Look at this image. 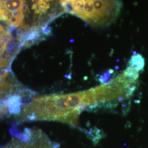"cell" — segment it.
I'll use <instances>...</instances> for the list:
<instances>
[{
	"label": "cell",
	"instance_id": "cell-7",
	"mask_svg": "<svg viewBox=\"0 0 148 148\" xmlns=\"http://www.w3.org/2000/svg\"><path fill=\"white\" fill-rule=\"evenodd\" d=\"M128 64L131 65L134 68L137 69L139 71L143 70L145 65V60L143 57L139 54H137L133 56L130 59Z\"/></svg>",
	"mask_w": 148,
	"mask_h": 148
},
{
	"label": "cell",
	"instance_id": "cell-3",
	"mask_svg": "<svg viewBox=\"0 0 148 148\" xmlns=\"http://www.w3.org/2000/svg\"><path fill=\"white\" fill-rule=\"evenodd\" d=\"M15 52L11 32L0 24V74L10 72L11 62Z\"/></svg>",
	"mask_w": 148,
	"mask_h": 148
},
{
	"label": "cell",
	"instance_id": "cell-4",
	"mask_svg": "<svg viewBox=\"0 0 148 148\" xmlns=\"http://www.w3.org/2000/svg\"><path fill=\"white\" fill-rule=\"evenodd\" d=\"M21 133L30 148H59L58 144L51 140L41 130L25 128Z\"/></svg>",
	"mask_w": 148,
	"mask_h": 148
},
{
	"label": "cell",
	"instance_id": "cell-5",
	"mask_svg": "<svg viewBox=\"0 0 148 148\" xmlns=\"http://www.w3.org/2000/svg\"><path fill=\"white\" fill-rule=\"evenodd\" d=\"M13 134L16 137L13 138L4 148H30L27 142L23 137L21 133L16 132V134Z\"/></svg>",
	"mask_w": 148,
	"mask_h": 148
},
{
	"label": "cell",
	"instance_id": "cell-1",
	"mask_svg": "<svg viewBox=\"0 0 148 148\" xmlns=\"http://www.w3.org/2000/svg\"><path fill=\"white\" fill-rule=\"evenodd\" d=\"M139 71L128 65L126 70L104 84L68 94L42 95L38 110L44 121L62 122L76 127L82 111L99 106L115 104L132 95Z\"/></svg>",
	"mask_w": 148,
	"mask_h": 148
},
{
	"label": "cell",
	"instance_id": "cell-8",
	"mask_svg": "<svg viewBox=\"0 0 148 148\" xmlns=\"http://www.w3.org/2000/svg\"><path fill=\"white\" fill-rule=\"evenodd\" d=\"M112 73H113L112 70H109V71H106L104 74L101 75L98 79V81L101 82V84H104L105 83H106L107 82H108V80L109 79L110 77L111 76V75Z\"/></svg>",
	"mask_w": 148,
	"mask_h": 148
},
{
	"label": "cell",
	"instance_id": "cell-6",
	"mask_svg": "<svg viewBox=\"0 0 148 148\" xmlns=\"http://www.w3.org/2000/svg\"><path fill=\"white\" fill-rule=\"evenodd\" d=\"M32 10L35 14L40 16L46 13L50 7V3L46 0H32Z\"/></svg>",
	"mask_w": 148,
	"mask_h": 148
},
{
	"label": "cell",
	"instance_id": "cell-2",
	"mask_svg": "<svg viewBox=\"0 0 148 148\" xmlns=\"http://www.w3.org/2000/svg\"><path fill=\"white\" fill-rule=\"evenodd\" d=\"M25 0H0V21L13 27L24 23Z\"/></svg>",
	"mask_w": 148,
	"mask_h": 148
}]
</instances>
